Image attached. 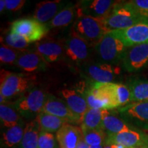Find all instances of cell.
<instances>
[{"instance_id": "6da1fadb", "label": "cell", "mask_w": 148, "mask_h": 148, "mask_svg": "<svg viewBox=\"0 0 148 148\" xmlns=\"http://www.w3.org/2000/svg\"><path fill=\"white\" fill-rule=\"evenodd\" d=\"M71 32L84 39L90 47H95L110 32L103 20L86 15H77Z\"/></svg>"}, {"instance_id": "7a4b0ae2", "label": "cell", "mask_w": 148, "mask_h": 148, "mask_svg": "<svg viewBox=\"0 0 148 148\" xmlns=\"http://www.w3.org/2000/svg\"><path fill=\"white\" fill-rule=\"evenodd\" d=\"M105 24L109 31L121 30L145 22L138 15L134 7L128 1L127 3H116L110 13L105 18Z\"/></svg>"}, {"instance_id": "3957f363", "label": "cell", "mask_w": 148, "mask_h": 148, "mask_svg": "<svg viewBox=\"0 0 148 148\" xmlns=\"http://www.w3.org/2000/svg\"><path fill=\"white\" fill-rule=\"evenodd\" d=\"M49 28L34 18H24L12 23L10 32L25 38L29 43L38 42L47 34Z\"/></svg>"}, {"instance_id": "277c9868", "label": "cell", "mask_w": 148, "mask_h": 148, "mask_svg": "<svg viewBox=\"0 0 148 148\" xmlns=\"http://www.w3.org/2000/svg\"><path fill=\"white\" fill-rule=\"evenodd\" d=\"M47 95L40 89H33L22 95L13 104V107L25 117L38 116L42 112Z\"/></svg>"}, {"instance_id": "5b68a950", "label": "cell", "mask_w": 148, "mask_h": 148, "mask_svg": "<svg viewBox=\"0 0 148 148\" xmlns=\"http://www.w3.org/2000/svg\"><path fill=\"white\" fill-rule=\"evenodd\" d=\"M95 48L101 60L108 64H114L122 60L127 47L119 38L110 32L103 37Z\"/></svg>"}, {"instance_id": "8992f818", "label": "cell", "mask_w": 148, "mask_h": 148, "mask_svg": "<svg viewBox=\"0 0 148 148\" xmlns=\"http://www.w3.org/2000/svg\"><path fill=\"white\" fill-rule=\"evenodd\" d=\"M31 78L25 75L1 69L0 95L8 99L23 93L31 86Z\"/></svg>"}, {"instance_id": "52a82bcc", "label": "cell", "mask_w": 148, "mask_h": 148, "mask_svg": "<svg viewBox=\"0 0 148 148\" xmlns=\"http://www.w3.org/2000/svg\"><path fill=\"white\" fill-rule=\"evenodd\" d=\"M121 61L123 68L127 71L142 69L148 64V43L127 47Z\"/></svg>"}, {"instance_id": "ba28073f", "label": "cell", "mask_w": 148, "mask_h": 148, "mask_svg": "<svg viewBox=\"0 0 148 148\" xmlns=\"http://www.w3.org/2000/svg\"><path fill=\"white\" fill-rule=\"evenodd\" d=\"M117 1L112 0L83 1L77 3V15H86L104 21Z\"/></svg>"}, {"instance_id": "9c48e42d", "label": "cell", "mask_w": 148, "mask_h": 148, "mask_svg": "<svg viewBox=\"0 0 148 148\" xmlns=\"http://www.w3.org/2000/svg\"><path fill=\"white\" fill-rule=\"evenodd\" d=\"M110 32L119 38L126 47L148 43V22H141L129 28Z\"/></svg>"}, {"instance_id": "30bf717a", "label": "cell", "mask_w": 148, "mask_h": 148, "mask_svg": "<svg viewBox=\"0 0 148 148\" xmlns=\"http://www.w3.org/2000/svg\"><path fill=\"white\" fill-rule=\"evenodd\" d=\"M118 111L125 121L148 128V101L129 103Z\"/></svg>"}, {"instance_id": "8fae6325", "label": "cell", "mask_w": 148, "mask_h": 148, "mask_svg": "<svg viewBox=\"0 0 148 148\" xmlns=\"http://www.w3.org/2000/svg\"><path fill=\"white\" fill-rule=\"evenodd\" d=\"M42 112L58 116L65 120L68 123H82L80 118L72 112L67 104L62 99L56 97L55 96H47Z\"/></svg>"}, {"instance_id": "7c38bea8", "label": "cell", "mask_w": 148, "mask_h": 148, "mask_svg": "<svg viewBox=\"0 0 148 148\" xmlns=\"http://www.w3.org/2000/svg\"><path fill=\"white\" fill-rule=\"evenodd\" d=\"M147 142V135L130 130L107 136L106 144H116L126 148H145Z\"/></svg>"}, {"instance_id": "4fadbf2b", "label": "cell", "mask_w": 148, "mask_h": 148, "mask_svg": "<svg viewBox=\"0 0 148 148\" xmlns=\"http://www.w3.org/2000/svg\"><path fill=\"white\" fill-rule=\"evenodd\" d=\"M89 47V45L84 39L71 32L64 45V51L70 60L79 63L88 58Z\"/></svg>"}, {"instance_id": "5bb4252c", "label": "cell", "mask_w": 148, "mask_h": 148, "mask_svg": "<svg viewBox=\"0 0 148 148\" xmlns=\"http://www.w3.org/2000/svg\"><path fill=\"white\" fill-rule=\"evenodd\" d=\"M86 75L93 80L100 83H110L119 73V68L112 64L96 63L86 68Z\"/></svg>"}, {"instance_id": "9a60e30c", "label": "cell", "mask_w": 148, "mask_h": 148, "mask_svg": "<svg viewBox=\"0 0 148 148\" xmlns=\"http://www.w3.org/2000/svg\"><path fill=\"white\" fill-rule=\"evenodd\" d=\"M60 148H76L83 138L81 127L65 123L56 133Z\"/></svg>"}, {"instance_id": "2e32d148", "label": "cell", "mask_w": 148, "mask_h": 148, "mask_svg": "<svg viewBox=\"0 0 148 148\" xmlns=\"http://www.w3.org/2000/svg\"><path fill=\"white\" fill-rule=\"evenodd\" d=\"M66 3L60 0L44 1L37 3L34 12V18L40 23L46 24L65 7Z\"/></svg>"}, {"instance_id": "e0dca14e", "label": "cell", "mask_w": 148, "mask_h": 148, "mask_svg": "<svg viewBox=\"0 0 148 148\" xmlns=\"http://www.w3.org/2000/svg\"><path fill=\"white\" fill-rule=\"evenodd\" d=\"M64 47L58 40H41L36 43V51L41 56L47 63L59 60L63 53Z\"/></svg>"}, {"instance_id": "ac0fdd59", "label": "cell", "mask_w": 148, "mask_h": 148, "mask_svg": "<svg viewBox=\"0 0 148 148\" xmlns=\"http://www.w3.org/2000/svg\"><path fill=\"white\" fill-rule=\"evenodd\" d=\"M47 62L36 51H22L16 62V65L27 72H34L45 70Z\"/></svg>"}, {"instance_id": "d6986e66", "label": "cell", "mask_w": 148, "mask_h": 148, "mask_svg": "<svg viewBox=\"0 0 148 148\" xmlns=\"http://www.w3.org/2000/svg\"><path fill=\"white\" fill-rule=\"evenodd\" d=\"M62 95L67 106L72 110L74 114L80 118H82L85 112L89 108L86 99L78 90L72 89H63L61 91Z\"/></svg>"}, {"instance_id": "ffe728a7", "label": "cell", "mask_w": 148, "mask_h": 148, "mask_svg": "<svg viewBox=\"0 0 148 148\" xmlns=\"http://www.w3.org/2000/svg\"><path fill=\"white\" fill-rule=\"evenodd\" d=\"M103 131L107 136L114 135L124 131L132 130L124 120L112 114L108 110H106L103 121Z\"/></svg>"}, {"instance_id": "44dd1931", "label": "cell", "mask_w": 148, "mask_h": 148, "mask_svg": "<svg viewBox=\"0 0 148 148\" xmlns=\"http://www.w3.org/2000/svg\"><path fill=\"white\" fill-rule=\"evenodd\" d=\"M35 119L38 123L40 131L49 133L57 132L62 125L68 123L61 118L42 112L38 114Z\"/></svg>"}, {"instance_id": "7402d4cb", "label": "cell", "mask_w": 148, "mask_h": 148, "mask_svg": "<svg viewBox=\"0 0 148 148\" xmlns=\"http://www.w3.org/2000/svg\"><path fill=\"white\" fill-rule=\"evenodd\" d=\"M77 14L76 5L68 4L56 15L53 19L45 25L48 28H56L69 25L73 21L75 15Z\"/></svg>"}, {"instance_id": "603a6c76", "label": "cell", "mask_w": 148, "mask_h": 148, "mask_svg": "<svg viewBox=\"0 0 148 148\" xmlns=\"http://www.w3.org/2000/svg\"><path fill=\"white\" fill-rule=\"evenodd\" d=\"M40 130L36 120L29 122L24 127L23 139L20 148H38V137Z\"/></svg>"}, {"instance_id": "cb8c5ba5", "label": "cell", "mask_w": 148, "mask_h": 148, "mask_svg": "<svg viewBox=\"0 0 148 148\" xmlns=\"http://www.w3.org/2000/svg\"><path fill=\"white\" fill-rule=\"evenodd\" d=\"M106 109L88 108L82 118L81 126L103 131V121Z\"/></svg>"}, {"instance_id": "d4e9b609", "label": "cell", "mask_w": 148, "mask_h": 148, "mask_svg": "<svg viewBox=\"0 0 148 148\" xmlns=\"http://www.w3.org/2000/svg\"><path fill=\"white\" fill-rule=\"evenodd\" d=\"M21 116L13 106L5 103L0 105V119L1 123L7 128L22 124Z\"/></svg>"}, {"instance_id": "484cf974", "label": "cell", "mask_w": 148, "mask_h": 148, "mask_svg": "<svg viewBox=\"0 0 148 148\" xmlns=\"http://www.w3.org/2000/svg\"><path fill=\"white\" fill-rule=\"evenodd\" d=\"M131 92V101H148V80L133 79L127 85Z\"/></svg>"}, {"instance_id": "4316f807", "label": "cell", "mask_w": 148, "mask_h": 148, "mask_svg": "<svg viewBox=\"0 0 148 148\" xmlns=\"http://www.w3.org/2000/svg\"><path fill=\"white\" fill-rule=\"evenodd\" d=\"M24 128L23 124L8 128L3 134V143L7 147H12L21 143L23 139Z\"/></svg>"}, {"instance_id": "83f0119b", "label": "cell", "mask_w": 148, "mask_h": 148, "mask_svg": "<svg viewBox=\"0 0 148 148\" xmlns=\"http://www.w3.org/2000/svg\"><path fill=\"white\" fill-rule=\"evenodd\" d=\"M80 127L82 131L83 138L90 147L106 144L107 135L103 131L89 129L84 126Z\"/></svg>"}, {"instance_id": "f1b7e54d", "label": "cell", "mask_w": 148, "mask_h": 148, "mask_svg": "<svg viewBox=\"0 0 148 148\" xmlns=\"http://www.w3.org/2000/svg\"><path fill=\"white\" fill-rule=\"evenodd\" d=\"M22 51L12 49L8 45L3 44L0 47V60L1 63L14 64Z\"/></svg>"}, {"instance_id": "f546056e", "label": "cell", "mask_w": 148, "mask_h": 148, "mask_svg": "<svg viewBox=\"0 0 148 148\" xmlns=\"http://www.w3.org/2000/svg\"><path fill=\"white\" fill-rule=\"evenodd\" d=\"M5 42L8 47L20 51H26L29 44L23 37L10 32L5 36Z\"/></svg>"}, {"instance_id": "4dcf8cb0", "label": "cell", "mask_w": 148, "mask_h": 148, "mask_svg": "<svg viewBox=\"0 0 148 148\" xmlns=\"http://www.w3.org/2000/svg\"><path fill=\"white\" fill-rule=\"evenodd\" d=\"M38 148H60L56 136L53 133L40 131L38 137Z\"/></svg>"}, {"instance_id": "1f68e13d", "label": "cell", "mask_w": 148, "mask_h": 148, "mask_svg": "<svg viewBox=\"0 0 148 148\" xmlns=\"http://www.w3.org/2000/svg\"><path fill=\"white\" fill-rule=\"evenodd\" d=\"M116 95L119 108L125 106L131 101V92L126 85L116 83Z\"/></svg>"}, {"instance_id": "d6a6232c", "label": "cell", "mask_w": 148, "mask_h": 148, "mask_svg": "<svg viewBox=\"0 0 148 148\" xmlns=\"http://www.w3.org/2000/svg\"><path fill=\"white\" fill-rule=\"evenodd\" d=\"M130 2L142 19L148 22V0H133Z\"/></svg>"}, {"instance_id": "836d02e7", "label": "cell", "mask_w": 148, "mask_h": 148, "mask_svg": "<svg viewBox=\"0 0 148 148\" xmlns=\"http://www.w3.org/2000/svg\"><path fill=\"white\" fill-rule=\"evenodd\" d=\"M5 9L10 11H18L23 8L25 1L24 0H5Z\"/></svg>"}, {"instance_id": "e575fe53", "label": "cell", "mask_w": 148, "mask_h": 148, "mask_svg": "<svg viewBox=\"0 0 148 148\" xmlns=\"http://www.w3.org/2000/svg\"><path fill=\"white\" fill-rule=\"evenodd\" d=\"M76 148H90V147L84 141V138H82V139L80 140V142H79L78 145H77Z\"/></svg>"}, {"instance_id": "d590c367", "label": "cell", "mask_w": 148, "mask_h": 148, "mask_svg": "<svg viewBox=\"0 0 148 148\" xmlns=\"http://www.w3.org/2000/svg\"><path fill=\"white\" fill-rule=\"evenodd\" d=\"M5 8V0H1V1H0V12H2Z\"/></svg>"}, {"instance_id": "8d00e7d4", "label": "cell", "mask_w": 148, "mask_h": 148, "mask_svg": "<svg viewBox=\"0 0 148 148\" xmlns=\"http://www.w3.org/2000/svg\"><path fill=\"white\" fill-rule=\"evenodd\" d=\"M103 148H114V146L111 144H105L104 147Z\"/></svg>"}, {"instance_id": "74e56055", "label": "cell", "mask_w": 148, "mask_h": 148, "mask_svg": "<svg viewBox=\"0 0 148 148\" xmlns=\"http://www.w3.org/2000/svg\"><path fill=\"white\" fill-rule=\"evenodd\" d=\"M103 147H104V145H97V146H92V147H90V148H103Z\"/></svg>"}, {"instance_id": "f35d334b", "label": "cell", "mask_w": 148, "mask_h": 148, "mask_svg": "<svg viewBox=\"0 0 148 148\" xmlns=\"http://www.w3.org/2000/svg\"><path fill=\"white\" fill-rule=\"evenodd\" d=\"M145 148H148V142H147V145H146Z\"/></svg>"}]
</instances>
